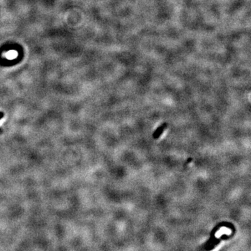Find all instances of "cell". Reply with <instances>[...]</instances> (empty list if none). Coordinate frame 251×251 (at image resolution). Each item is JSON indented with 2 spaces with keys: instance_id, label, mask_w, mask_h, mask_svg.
Here are the masks:
<instances>
[{
  "instance_id": "1",
  "label": "cell",
  "mask_w": 251,
  "mask_h": 251,
  "mask_svg": "<svg viewBox=\"0 0 251 251\" xmlns=\"http://www.w3.org/2000/svg\"><path fill=\"white\" fill-rule=\"evenodd\" d=\"M223 234H231V230L230 229H229L226 228H221L220 229L218 232H216V237L217 238H219L220 236L223 235Z\"/></svg>"
},
{
  "instance_id": "2",
  "label": "cell",
  "mask_w": 251,
  "mask_h": 251,
  "mask_svg": "<svg viewBox=\"0 0 251 251\" xmlns=\"http://www.w3.org/2000/svg\"><path fill=\"white\" fill-rule=\"evenodd\" d=\"M4 114L3 112H0V119H2L3 117H4Z\"/></svg>"
},
{
  "instance_id": "3",
  "label": "cell",
  "mask_w": 251,
  "mask_h": 251,
  "mask_svg": "<svg viewBox=\"0 0 251 251\" xmlns=\"http://www.w3.org/2000/svg\"><path fill=\"white\" fill-rule=\"evenodd\" d=\"M2 132H3V131H2V128H0V134H1V133H2Z\"/></svg>"
}]
</instances>
